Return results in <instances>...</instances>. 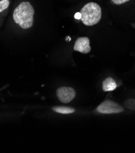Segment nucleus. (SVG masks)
Returning a JSON list of instances; mask_svg holds the SVG:
<instances>
[{
    "mask_svg": "<svg viewBox=\"0 0 135 153\" xmlns=\"http://www.w3.org/2000/svg\"><path fill=\"white\" fill-rule=\"evenodd\" d=\"M124 105L127 108L132 111H135V100L128 99L124 102Z\"/></svg>",
    "mask_w": 135,
    "mask_h": 153,
    "instance_id": "6e6552de",
    "label": "nucleus"
},
{
    "mask_svg": "<svg viewBox=\"0 0 135 153\" xmlns=\"http://www.w3.org/2000/svg\"><path fill=\"white\" fill-rule=\"evenodd\" d=\"M52 110L58 114H70L74 113L76 110L71 108H68V107H63V106H57L54 107Z\"/></svg>",
    "mask_w": 135,
    "mask_h": 153,
    "instance_id": "0eeeda50",
    "label": "nucleus"
},
{
    "mask_svg": "<svg viewBox=\"0 0 135 153\" xmlns=\"http://www.w3.org/2000/svg\"><path fill=\"white\" fill-rule=\"evenodd\" d=\"M81 17H82V15H81L80 12H77V13H76V14L74 15V18L76 20H80Z\"/></svg>",
    "mask_w": 135,
    "mask_h": 153,
    "instance_id": "9b49d317",
    "label": "nucleus"
},
{
    "mask_svg": "<svg viewBox=\"0 0 135 153\" xmlns=\"http://www.w3.org/2000/svg\"><path fill=\"white\" fill-rule=\"evenodd\" d=\"M130 0H111V1L116 5H121L122 4H124L128 1H129Z\"/></svg>",
    "mask_w": 135,
    "mask_h": 153,
    "instance_id": "9d476101",
    "label": "nucleus"
},
{
    "mask_svg": "<svg viewBox=\"0 0 135 153\" xmlns=\"http://www.w3.org/2000/svg\"><path fill=\"white\" fill-rule=\"evenodd\" d=\"M34 13V9L31 4L28 1H23L15 9L13 19L22 29H29L33 25Z\"/></svg>",
    "mask_w": 135,
    "mask_h": 153,
    "instance_id": "f257e3e1",
    "label": "nucleus"
},
{
    "mask_svg": "<svg viewBox=\"0 0 135 153\" xmlns=\"http://www.w3.org/2000/svg\"><path fill=\"white\" fill-rule=\"evenodd\" d=\"M124 110L122 106L110 100L102 102L96 109L97 112L103 114H119L123 112Z\"/></svg>",
    "mask_w": 135,
    "mask_h": 153,
    "instance_id": "7ed1b4c3",
    "label": "nucleus"
},
{
    "mask_svg": "<svg viewBox=\"0 0 135 153\" xmlns=\"http://www.w3.org/2000/svg\"><path fill=\"white\" fill-rule=\"evenodd\" d=\"M117 87L116 81L112 78L105 79L102 83V89L104 91H111L114 90Z\"/></svg>",
    "mask_w": 135,
    "mask_h": 153,
    "instance_id": "423d86ee",
    "label": "nucleus"
},
{
    "mask_svg": "<svg viewBox=\"0 0 135 153\" xmlns=\"http://www.w3.org/2000/svg\"><path fill=\"white\" fill-rule=\"evenodd\" d=\"M74 50L79 51L83 54H87L91 51V47L89 45V39L88 37H79L75 42Z\"/></svg>",
    "mask_w": 135,
    "mask_h": 153,
    "instance_id": "39448f33",
    "label": "nucleus"
},
{
    "mask_svg": "<svg viewBox=\"0 0 135 153\" xmlns=\"http://www.w3.org/2000/svg\"><path fill=\"white\" fill-rule=\"evenodd\" d=\"M10 4L9 0H1L0 1V12H2L8 8Z\"/></svg>",
    "mask_w": 135,
    "mask_h": 153,
    "instance_id": "1a4fd4ad",
    "label": "nucleus"
},
{
    "mask_svg": "<svg viewBox=\"0 0 135 153\" xmlns=\"http://www.w3.org/2000/svg\"><path fill=\"white\" fill-rule=\"evenodd\" d=\"M56 95L58 100L65 104L72 101L76 97V93L74 88L68 87H62L57 90Z\"/></svg>",
    "mask_w": 135,
    "mask_h": 153,
    "instance_id": "20e7f679",
    "label": "nucleus"
},
{
    "mask_svg": "<svg viewBox=\"0 0 135 153\" xmlns=\"http://www.w3.org/2000/svg\"><path fill=\"white\" fill-rule=\"evenodd\" d=\"M80 20L86 26H93L97 24L102 18L100 6L94 2L85 4L80 10Z\"/></svg>",
    "mask_w": 135,
    "mask_h": 153,
    "instance_id": "f03ea898",
    "label": "nucleus"
}]
</instances>
